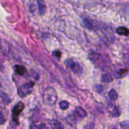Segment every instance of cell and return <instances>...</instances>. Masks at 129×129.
<instances>
[{"instance_id":"cell-10","label":"cell","mask_w":129,"mask_h":129,"mask_svg":"<svg viewBox=\"0 0 129 129\" xmlns=\"http://www.w3.org/2000/svg\"><path fill=\"white\" fill-rule=\"evenodd\" d=\"M1 99H2L3 102H4V103H5V104L7 105L11 102V100H10V98H9V97L6 94H5L4 93H1Z\"/></svg>"},{"instance_id":"cell-6","label":"cell","mask_w":129,"mask_h":129,"mask_svg":"<svg viewBox=\"0 0 129 129\" xmlns=\"http://www.w3.org/2000/svg\"><path fill=\"white\" fill-rule=\"evenodd\" d=\"M113 71H114L115 74V77L116 78H120L123 77L124 76H125L127 74V73H128V69H113Z\"/></svg>"},{"instance_id":"cell-14","label":"cell","mask_w":129,"mask_h":129,"mask_svg":"<svg viewBox=\"0 0 129 129\" xmlns=\"http://www.w3.org/2000/svg\"><path fill=\"white\" fill-rule=\"evenodd\" d=\"M60 107L62 110L67 109L69 107V103L66 101H62L60 103Z\"/></svg>"},{"instance_id":"cell-5","label":"cell","mask_w":129,"mask_h":129,"mask_svg":"<svg viewBox=\"0 0 129 129\" xmlns=\"http://www.w3.org/2000/svg\"><path fill=\"white\" fill-rule=\"evenodd\" d=\"M24 108H25V105L22 102H19L14 107L13 110V119L16 123H18V118L21 112L23 110Z\"/></svg>"},{"instance_id":"cell-12","label":"cell","mask_w":129,"mask_h":129,"mask_svg":"<svg viewBox=\"0 0 129 129\" xmlns=\"http://www.w3.org/2000/svg\"><path fill=\"white\" fill-rule=\"evenodd\" d=\"M112 80L111 76L108 73L103 74V76H102V81L103 82H110L112 81Z\"/></svg>"},{"instance_id":"cell-15","label":"cell","mask_w":129,"mask_h":129,"mask_svg":"<svg viewBox=\"0 0 129 129\" xmlns=\"http://www.w3.org/2000/svg\"><path fill=\"white\" fill-rule=\"evenodd\" d=\"M95 90L98 93H100L103 91V90H104V88H103V86L102 85H96L95 86Z\"/></svg>"},{"instance_id":"cell-1","label":"cell","mask_w":129,"mask_h":129,"mask_svg":"<svg viewBox=\"0 0 129 129\" xmlns=\"http://www.w3.org/2000/svg\"><path fill=\"white\" fill-rule=\"evenodd\" d=\"M89 59L94 64H95V65L103 69V70H107L111 64L110 59L107 55H102L100 54H90Z\"/></svg>"},{"instance_id":"cell-7","label":"cell","mask_w":129,"mask_h":129,"mask_svg":"<svg viewBox=\"0 0 129 129\" xmlns=\"http://www.w3.org/2000/svg\"><path fill=\"white\" fill-rule=\"evenodd\" d=\"M38 6H39L40 14L44 15L46 11V5L44 1L43 0H38Z\"/></svg>"},{"instance_id":"cell-13","label":"cell","mask_w":129,"mask_h":129,"mask_svg":"<svg viewBox=\"0 0 129 129\" xmlns=\"http://www.w3.org/2000/svg\"><path fill=\"white\" fill-rule=\"evenodd\" d=\"M83 23H84V26L86 28H88L91 29L92 28H93V25H92L91 22V21H89L88 19L84 18V20H83Z\"/></svg>"},{"instance_id":"cell-4","label":"cell","mask_w":129,"mask_h":129,"mask_svg":"<svg viewBox=\"0 0 129 129\" xmlns=\"http://www.w3.org/2000/svg\"><path fill=\"white\" fill-rule=\"evenodd\" d=\"M67 67L70 70L72 71L73 73L76 74H81L83 71V67L80 64L77 62L73 61V60H69L66 62Z\"/></svg>"},{"instance_id":"cell-9","label":"cell","mask_w":129,"mask_h":129,"mask_svg":"<svg viewBox=\"0 0 129 129\" xmlns=\"http://www.w3.org/2000/svg\"><path fill=\"white\" fill-rule=\"evenodd\" d=\"M117 32L121 35H126V36L129 35V30L127 28L123 27V26L118 28L117 30Z\"/></svg>"},{"instance_id":"cell-2","label":"cell","mask_w":129,"mask_h":129,"mask_svg":"<svg viewBox=\"0 0 129 129\" xmlns=\"http://www.w3.org/2000/svg\"><path fill=\"white\" fill-rule=\"evenodd\" d=\"M57 100V95L55 89L52 87H47L44 93V101L47 105H53Z\"/></svg>"},{"instance_id":"cell-16","label":"cell","mask_w":129,"mask_h":129,"mask_svg":"<svg viewBox=\"0 0 129 129\" xmlns=\"http://www.w3.org/2000/svg\"><path fill=\"white\" fill-rule=\"evenodd\" d=\"M53 55L55 57H57V59H59L60 58V57H61V52H60V51H59V50L54 52H53Z\"/></svg>"},{"instance_id":"cell-8","label":"cell","mask_w":129,"mask_h":129,"mask_svg":"<svg viewBox=\"0 0 129 129\" xmlns=\"http://www.w3.org/2000/svg\"><path fill=\"white\" fill-rule=\"evenodd\" d=\"M15 71L20 76H23L26 73V69L23 66H15Z\"/></svg>"},{"instance_id":"cell-11","label":"cell","mask_w":129,"mask_h":129,"mask_svg":"<svg viewBox=\"0 0 129 129\" xmlns=\"http://www.w3.org/2000/svg\"><path fill=\"white\" fill-rule=\"evenodd\" d=\"M109 96L112 100H116L117 99V98H118L117 93H116V91L114 89H112V90L109 92Z\"/></svg>"},{"instance_id":"cell-3","label":"cell","mask_w":129,"mask_h":129,"mask_svg":"<svg viewBox=\"0 0 129 129\" xmlns=\"http://www.w3.org/2000/svg\"><path fill=\"white\" fill-rule=\"evenodd\" d=\"M34 86H35L34 82H29V83L23 84L19 88V95L21 97H25L30 94L32 92Z\"/></svg>"}]
</instances>
